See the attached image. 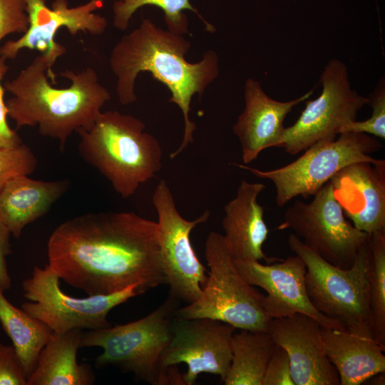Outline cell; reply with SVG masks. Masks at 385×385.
Masks as SVG:
<instances>
[{
    "instance_id": "cell-1",
    "label": "cell",
    "mask_w": 385,
    "mask_h": 385,
    "mask_svg": "<svg viewBox=\"0 0 385 385\" xmlns=\"http://www.w3.org/2000/svg\"><path fill=\"white\" fill-rule=\"evenodd\" d=\"M48 265L88 296L167 284L157 222L133 212H89L60 224L47 242Z\"/></svg>"
},
{
    "instance_id": "cell-17",
    "label": "cell",
    "mask_w": 385,
    "mask_h": 385,
    "mask_svg": "<svg viewBox=\"0 0 385 385\" xmlns=\"http://www.w3.org/2000/svg\"><path fill=\"white\" fill-rule=\"evenodd\" d=\"M330 181L335 199L357 230L369 235L385 231L384 160L351 164Z\"/></svg>"
},
{
    "instance_id": "cell-32",
    "label": "cell",
    "mask_w": 385,
    "mask_h": 385,
    "mask_svg": "<svg viewBox=\"0 0 385 385\" xmlns=\"http://www.w3.org/2000/svg\"><path fill=\"white\" fill-rule=\"evenodd\" d=\"M6 59L0 56V147H13L22 144L16 130L10 128L7 122L8 111L4 101V87L2 81L9 70Z\"/></svg>"
},
{
    "instance_id": "cell-18",
    "label": "cell",
    "mask_w": 385,
    "mask_h": 385,
    "mask_svg": "<svg viewBox=\"0 0 385 385\" xmlns=\"http://www.w3.org/2000/svg\"><path fill=\"white\" fill-rule=\"evenodd\" d=\"M314 89L297 98L279 101L270 97L257 81L249 78L244 85L245 107L232 126L241 144L245 164L255 160L264 150L275 148L284 130V121L292 109L309 99Z\"/></svg>"
},
{
    "instance_id": "cell-12",
    "label": "cell",
    "mask_w": 385,
    "mask_h": 385,
    "mask_svg": "<svg viewBox=\"0 0 385 385\" xmlns=\"http://www.w3.org/2000/svg\"><path fill=\"white\" fill-rule=\"evenodd\" d=\"M152 201L158 215L160 254L169 294L180 302L191 304L200 297L207 274L195 252L190 235L197 225L208 220L210 212L206 210L193 220L183 218L165 180L156 185Z\"/></svg>"
},
{
    "instance_id": "cell-5",
    "label": "cell",
    "mask_w": 385,
    "mask_h": 385,
    "mask_svg": "<svg viewBox=\"0 0 385 385\" xmlns=\"http://www.w3.org/2000/svg\"><path fill=\"white\" fill-rule=\"evenodd\" d=\"M180 301L168 294L155 310L138 320L83 332L80 347H100L95 366H113L152 385H185L177 366L163 367L160 357L172 336Z\"/></svg>"
},
{
    "instance_id": "cell-9",
    "label": "cell",
    "mask_w": 385,
    "mask_h": 385,
    "mask_svg": "<svg viewBox=\"0 0 385 385\" xmlns=\"http://www.w3.org/2000/svg\"><path fill=\"white\" fill-rule=\"evenodd\" d=\"M60 278L47 264L35 266L30 277L22 282L24 297L29 302L21 309L49 327L53 332L71 329L97 330L110 327L109 312L128 299L140 295L137 285L105 295L77 298L61 289Z\"/></svg>"
},
{
    "instance_id": "cell-11",
    "label": "cell",
    "mask_w": 385,
    "mask_h": 385,
    "mask_svg": "<svg viewBox=\"0 0 385 385\" xmlns=\"http://www.w3.org/2000/svg\"><path fill=\"white\" fill-rule=\"evenodd\" d=\"M322 92L314 100L306 101L295 123L285 128L275 148L295 155L313 144L334 140L341 128L356 120L358 112L367 105V97L351 87L347 67L332 58L320 76Z\"/></svg>"
},
{
    "instance_id": "cell-29",
    "label": "cell",
    "mask_w": 385,
    "mask_h": 385,
    "mask_svg": "<svg viewBox=\"0 0 385 385\" xmlns=\"http://www.w3.org/2000/svg\"><path fill=\"white\" fill-rule=\"evenodd\" d=\"M29 26L26 0H0V41L9 34H24Z\"/></svg>"
},
{
    "instance_id": "cell-20",
    "label": "cell",
    "mask_w": 385,
    "mask_h": 385,
    "mask_svg": "<svg viewBox=\"0 0 385 385\" xmlns=\"http://www.w3.org/2000/svg\"><path fill=\"white\" fill-rule=\"evenodd\" d=\"M325 354L341 385H359L385 371V345L346 329L322 327Z\"/></svg>"
},
{
    "instance_id": "cell-19",
    "label": "cell",
    "mask_w": 385,
    "mask_h": 385,
    "mask_svg": "<svg viewBox=\"0 0 385 385\" xmlns=\"http://www.w3.org/2000/svg\"><path fill=\"white\" fill-rule=\"evenodd\" d=\"M265 187L261 183L242 180L236 196L224 207L222 236L234 260H264L269 262L278 260L267 257L262 248L269 230L264 219V208L257 199Z\"/></svg>"
},
{
    "instance_id": "cell-25",
    "label": "cell",
    "mask_w": 385,
    "mask_h": 385,
    "mask_svg": "<svg viewBox=\"0 0 385 385\" xmlns=\"http://www.w3.org/2000/svg\"><path fill=\"white\" fill-rule=\"evenodd\" d=\"M147 5L157 6L163 11L167 30L173 33L180 35L189 33L188 18L183 12L185 10L194 12L205 24L208 31H215V28L202 16L190 0H114L112 6L114 27L121 31L126 30L133 14Z\"/></svg>"
},
{
    "instance_id": "cell-28",
    "label": "cell",
    "mask_w": 385,
    "mask_h": 385,
    "mask_svg": "<svg viewBox=\"0 0 385 385\" xmlns=\"http://www.w3.org/2000/svg\"><path fill=\"white\" fill-rule=\"evenodd\" d=\"M36 166V157L24 143L13 147H0V190L14 178L31 175Z\"/></svg>"
},
{
    "instance_id": "cell-13",
    "label": "cell",
    "mask_w": 385,
    "mask_h": 385,
    "mask_svg": "<svg viewBox=\"0 0 385 385\" xmlns=\"http://www.w3.org/2000/svg\"><path fill=\"white\" fill-rule=\"evenodd\" d=\"M236 328L210 318L175 316L170 342L160 357L163 367L185 363V385L195 384L202 373L218 375L223 382L231 359V342Z\"/></svg>"
},
{
    "instance_id": "cell-16",
    "label": "cell",
    "mask_w": 385,
    "mask_h": 385,
    "mask_svg": "<svg viewBox=\"0 0 385 385\" xmlns=\"http://www.w3.org/2000/svg\"><path fill=\"white\" fill-rule=\"evenodd\" d=\"M321 329L317 320L302 313L271 320L269 332L287 351L295 385L340 384L337 371L325 354Z\"/></svg>"
},
{
    "instance_id": "cell-23",
    "label": "cell",
    "mask_w": 385,
    "mask_h": 385,
    "mask_svg": "<svg viewBox=\"0 0 385 385\" xmlns=\"http://www.w3.org/2000/svg\"><path fill=\"white\" fill-rule=\"evenodd\" d=\"M277 346L269 332L235 331L231 342V362L222 383L262 385L267 365Z\"/></svg>"
},
{
    "instance_id": "cell-10",
    "label": "cell",
    "mask_w": 385,
    "mask_h": 385,
    "mask_svg": "<svg viewBox=\"0 0 385 385\" xmlns=\"http://www.w3.org/2000/svg\"><path fill=\"white\" fill-rule=\"evenodd\" d=\"M308 203L297 200L284 212L278 230H292L305 245L326 261L349 269L369 239L346 220L327 182Z\"/></svg>"
},
{
    "instance_id": "cell-14",
    "label": "cell",
    "mask_w": 385,
    "mask_h": 385,
    "mask_svg": "<svg viewBox=\"0 0 385 385\" xmlns=\"http://www.w3.org/2000/svg\"><path fill=\"white\" fill-rule=\"evenodd\" d=\"M26 1L29 26L19 38L9 40L0 48V56L6 60L15 58L24 48L36 49L53 66L66 52V48L55 40L61 28L66 27L71 35L82 31L99 36L108 26L107 19L94 13L103 6L104 0H90L75 7H69L67 0H55L51 8L45 0Z\"/></svg>"
},
{
    "instance_id": "cell-7",
    "label": "cell",
    "mask_w": 385,
    "mask_h": 385,
    "mask_svg": "<svg viewBox=\"0 0 385 385\" xmlns=\"http://www.w3.org/2000/svg\"><path fill=\"white\" fill-rule=\"evenodd\" d=\"M205 255L210 272L202 294L194 302L179 307L176 316L210 318L238 329L269 332L272 319L263 309V294L238 272L222 235L209 233Z\"/></svg>"
},
{
    "instance_id": "cell-22",
    "label": "cell",
    "mask_w": 385,
    "mask_h": 385,
    "mask_svg": "<svg viewBox=\"0 0 385 385\" xmlns=\"http://www.w3.org/2000/svg\"><path fill=\"white\" fill-rule=\"evenodd\" d=\"M83 330L53 332L38 356L27 385H91L96 374L88 364H78L77 353Z\"/></svg>"
},
{
    "instance_id": "cell-8",
    "label": "cell",
    "mask_w": 385,
    "mask_h": 385,
    "mask_svg": "<svg viewBox=\"0 0 385 385\" xmlns=\"http://www.w3.org/2000/svg\"><path fill=\"white\" fill-rule=\"evenodd\" d=\"M381 148L376 138L357 133H342L334 140L317 142L294 161L277 169L262 170L246 164L232 163L255 176L270 180L276 188V203L283 207L293 198L313 196L344 168L359 162L378 164L371 153Z\"/></svg>"
},
{
    "instance_id": "cell-33",
    "label": "cell",
    "mask_w": 385,
    "mask_h": 385,
    "mask_svg": "<svg viewBox=\"0 0 385 385\" xmlns=\"http://www.w3.org/2000/svg\"><path fill=\"white\" fill-rule=\"evenodd\" d=\"M11 235V232L0 217V285L4 292L11 285V278L6 264V257L12 253Z\"/></svg>"
},
{
    "instance_id": "cell-15",
    "label": "cell",
    "mask_w": 385,
    "mask_h": 385,
    "mask_svg": "<svg viewBox=\"0 0 385 385\" xmlns=\"http://www.w3.org/2000/svg\"><path fill=\"white\" fill-rule=\"evenodd\" d=\"M234 261L248 284L266 292L267 295L262 298V305L270 319L302 313L317 320L322 327L346 329L339 322L317 311L312 304L306 289V265L299 256H289L270 265H263L254 260Z\"/></svg>"
},
{
    "instance_id": "cell-3",
    "label": "cell",
    "mask_w": 385,
    "mask_h": 385,
    "mask_svg": "<svg viewBox=\"0 0 385 385\" xmlns=\"http://www.w3.org/2000/svg\"><path fill=\"white\" fill-rule=\"evenodd\" d=\"M60 75L70 80L68 87L51 86L56 84V76L41 54L4 87L12 95L6 105L16 128L38 126L41 135L56 140L63 149L74 132L93 125L111 94L91 67L77 73L66 69Z\"/></svg>"
},
{
    "instance_id": "cell-27",
    "label": "cell",
    "mask_w": 385,
    "mask_h": 385,
    "mask_svg": "<svg viewBox=\"0 0 385 385\" xmlns=\"http://www.w3.org/2000/svg\"><path fill=\"white\" fill-rule=\"evenodd\" d=\"M367 105L372 108L370 118L365 120H353L344 125L340 129L342 133H365L375 138H385V81L381 77L367 96Z\"/></svg>"
},
{
    "instance_id": "cell-6",
    "label": "cell",
    "mask_w": 385,
    "mask_h": 385,
    "mask_svg": "<svg viewBox=\"0 0 385 385\" xmlns=\"http://www.w3.org/2000/svg\"><path fill=\"white\" fill-rule=\"evenodd\" d=\"M288 244L305 263L307 292L315 309L346 330L374 339L369 306V239L349 269L326 261L294 233L289 235Z\"/></svg>"
},
{
    "instance_id": "cell-31",
    "label": "cell",
    "mask_w": 385,
    "mask_h": 385,
    "mask_svg": "<svg viewBox=\"0 0 385 385\" xmlns=\"http://www.w3.org/2000/svg\"><path fill=\"white\" fill-rule=\"evenodd\" d=\"M262 385H295L287 351L277 346L267 365Z\"/></svg>"
},
{
    "instance_id": "cell-34",
    "label": "cell",
    "mask_w": 385,
    "mask_h": 385,
    "mask_svg": "<svg viewBox=\"0 0 385 385\" xmlns=\"http://www.w3.org/2000/svg\"><path fill=\"white\" fill-rule=\"evenodd\" d=\"M371 379H372V381L373 383H371L372 384H379V385H381V384H384L385 383V377H384V372H381V373H379V374H377L374 376H373L372 377H371Z\"/></svg>"
},
{
    "instance_id": "cell-30",
    "label": "cell",
    "mask_w": 385,
    "mask_h": 385,
    "mask_svg": "<svg viewBox=\"0 0 385 385\" xmlns=\"http://www.w3.org/2000/svg\"><path fill=\"white\" fill-rule=\"evenodd\" d=\"M27 379L13 345L0 342V385H27Z\"/></svg>"
},
{
    "instance_id": "cell-4",
    "label": "cell",
    "mask_w": 385,
    "mask_h": 385,
    "mask_svg": "<svg viewBox=\"0 0 385 385\" xmlns=\"http://www.w3.org/2000/svg\"><path fill=\"white\" fill-rule=\"evenodd\" d=\"M145 123L116 111L101 112L93 125L76 133L78 153L96 168L123 198L153 178L162 167L158 140Z\"/></svg>"
},
{
    "instance_id": "cell-26",
    "label": "cell",
    "mask_w": 385,
    "mask_h": 385,
    "mask_svg": "<svg viewBox=\"0 0 385 385\" xmlns=\"http://www.w3.org/2000/svg\"><path fill=\"white\" fill-rule=\"evenodd\" d=\"M369 306L371 331L375 340L385 345V231L369 236Z\"/></svg>"
},
{
    "instance_id": "cell-2",
    "label": "cell",
    "mask_w": 385,
    "mask_h": 385,
    "mask_svg": "<svg viewBox=\"0 0 385 385\" xmlns=\"http://www.w3.org/2000/svg\"><path fill=\"white\" fill-rule=\"evenodd\" d=\"M190 48V42L183 35L164 30L147 18L138 28L122 36L109 58L121 104L137 101L135 83L141 72L151 73L170 92L169 102L179 107L184 119L183 140L170 155L172 159L194 140L196 125L189 115L192 97L198 94L200 98L219 73L218 57L215 51L209 50L200 61L190 63L185 58Z\"/></svg>"
},
{
    "instance_id": "cell-21",
    "label": "cell",
    "mask_w": 385,
    "mask_h": 385,
    "mask_svg": "<svg viewBox=\"0 0 385 385\" xmlns=\"http://www.w3.org/2000/svg\"><path fill=\"white\" fill-rule=\"evenodd\" d=\"M66 180L46 181L21 175L0 190V217L11 235L19 239L24 229L43 217L66 192Z\"/></svg>"
},
{
    "instance_id": "cell-24",
    "label": "cell",
    "mask_w": 385,
    "mask_h": 385,
    "mask_svg": "<svg viewBox=\"0 0 385 385\" xmlns=\"http://www.w3.org/2000/svg\"><path fill=\"white\" fill-rule=\"evenodd\" d=\"M4 292L0 285V322L29 378L53 332L42 322L14 306Z\"/></svg>"
}]
</instances>
